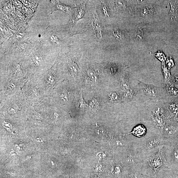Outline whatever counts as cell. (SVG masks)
I'll return each instance as SVG.
<instances>
[{
    "instance_id": "cell-1",
    "label": "cell",
    "mask_w": 178,
    "mask_h": 178,
    "mask_svg": "<svg viewBox=\"0 0 178 178\" xmlns=\"http://www.w3.org/2000/svg\"><path fill=\"white\" fill-rule=\"evenodd\" d=\"M58 53L39 45L22 61L29 79H36L51 68L57 61Z\"/></svg>"
},
{
    "instance_id": "cell-2",
    "label": "cell",
    "mask_w": 178,
    "mask_h": 178,
    "mask_svg": "<svg viewBox=\"0 0 178 178\" xmlns=\"http://www.w3.org/2000/svg\"><path fill=\"white\" fill-rule=\"evenodd\" d=\"M70 38L66 29L50 26L44 31L40 44L50 51L57 53L59 56L68 48Z\"/></svg>"
},
{
    "instance_id": "cell-3",
    "label": "cell",
    "mask_w": 178,
    "mask_h": 178,
    "mask_svg": "<svg viewBox=\"0 0 178 178\" xmlns=\"http://www.w3.org/2000/svg\"><path fill=\"white\" fill-rule=\"evenodd\" d=\"M62 78L58 70L57 60L51 68L35 79L38 87L47 97L50 96L56 86L62 82Z\"/></svg>"
},
{
    "instance_id": "cell-4",
    "label": "cell",
    "mask_w": 178,
    "mask_h": 178,
    "mask_svg": "<svg viewBox=\"0 0 178 178\" xmlns=\"http://www.w3.org/2000/svg\"><path fill=\"white\" fill-rule=\"evenodd\" d=\"M74 88L68 81L61 82L49 96L58 107L69 109L73 101Z\"/></svg>"
},
{
    "instance_id": "cell-5",
    "label": "cell",
    "mask_w": 178,
    "mask_h": 178,
    "mask_svg": "<svg viewBox=\"0 0 178 178\" xmlns=\"http://www.w3.org/2000/svg\"><path fill=\"white\" fill-rule=\"evenodd\" d=\"M30 106L20 93L6 100L0 108L1 114L9 117H19L26 114Z\"/></svg>"
},
{
    "instance_id": "cell-6",
    "label": "cell",
    "mask_w": 178,
    "mask_h": 178,
    "mask_svg": "<svg viewBox=\"0 0 178 178\" xmlns=\"http://www.w3.org/2000/svg\"><path fill=\"white\" fill-rule=\"evenodd\" d=\"M137 142L142 155L145 159L158 152L160 148L167 144L169 140L163 134L144 136Z\"/></svg>"
},
{
    "instance_id": "cell-7",
    "label": "cell",
    "mask_w": 178,
    "mask_h": 178,
    "mask_svg": "<svg viewBox=\"0 0 178 178\" xmlns=\"http://www.w3.org/2000/svg\"><path fill=\"white\" fill-rule=\"evenodd\" d=\"M121 147V153L117 159L125 167L141 166L147 161L142 157L137 142H131L127 146Z\"/></svg>"
},
{
    "instance_id": "cell-8",
    "label": "cell",
    "mask_w": 178,
    "mask_h": 178,
    "mask_svg": "<svg viewBox=\"0 0 178 178\" xmlns=\"http://www.w3.org/2000/svg\"><path fill=\"white\" fill-rule=\"evenodd\" d=\"M29 79L16 80L7 75L0 81V101L1 107L7 100L15 95L19 94L25 83Z\"/></svg>"
},
{
    "instance_id": "cell-9",
    "label": "cell",
    "mask_w": 178,
    "mask_h": 178,
    "mask_svg": "<svg viewBox=\"0 0 178 178\" xmlns=\"http://www.w3.org/2000/svg\"><path fill=\"white\" fill-rule=\"evenodd\" d=\"M20 93L31 106L41 104L46 97L34 79L28 80L23 86Z\"/></svg>"
},
{
    "instance_id": "cell-10",
    "label": "cell",
    "mask_w": 178,
    "mask_h": 178,
    "mask_svg": "<svg viewBox=\"0 0 178 178\" xmlns=\"http://www.w3.org/2000/svg\"><path fill=\"white\" fill-rule=\"evenodd\" d=\"M164 147L160 148L158 152L146 159L148 166L153 171V175L156 177L160 169L168 164L164 152Z\"/></svg>"
},
{
    "instance_id": "cell-11",
    "label": "cell",
    "mask_w": 178,
    "mask_h": 178,
    "mask_svg": "<svg viewBox=\"0 0 178 178\" xmlns=\"http://www.w3.org/2000/svg\"><path fill=\"white\" fill-rule=\"evenodd\" d=\"M7 75L16 80H23L28 78V73L22 61L11 60L8 66Z\"/></svg>"
},
{
    "instance_id": "cell-12",
    "label": "cell",
    "mask_w": 178,
    "mask_h": 178,
    "mask_svg": "<svg viewBox=\"0 0 178 178\" xmlns=\"http://www.w3.org/2000/svg\"><path fill=\"white\" fill-rule=\"evenodd\" d=\"M76 7L73 8L70 15L71 18L69 23V27H73L76 23L81 19L85 12V2L84 1L76 2Z\"/></svg>"
},
{
    "instance_id": "cell-13",
    "label": "cell",
    "mask_w": 178,
    "mask_h": 178,
    "mask_svg": "<svg viewBox=\"0 0 178 178\" xmlns=\"http://www.w3.org/2000/svg\"><path fill=\"white\" fill-rule=\"evenodd\" d=\"M174 144L173 146L170 147L167 144L164 147V152L168 165L171 163L178 164V142Z\"/></svg>"
},
{
    "instance_id": "cell-14",
    "label": "cell",
    "mask_w": 178,
    "mask_h": 178,
    "mask_svg": "<svg viewBox=\"0 0 178 178\" xmlns=\"http://www.w3.org/2000/svg\"><path fill=\"white\" fill-rule=\"evenodd\" d=\"M142 166L124 168L123 178H144Z\"/></svg>"
},
{
    "instance_id": "cell-15",
    "label": "cell",
    "mask_w": 178,
    "mask_h": 178,
    "mask_svg": "<svg viewBox=\"0 0 178 178\" xmlns=\"http://www.w3.org/2000/svg\"><path fill=\"white\" fill-rule=\"evenodd\" d=\"M138 84L142 92L146 96L151 97H156L157 96L158 90L154 86L139 81Z\"/></svg>"
},
{
    "instance_id": "cell-16",
    "label": "cell",
    "mask_w": 178,
    "mask_h": 178,
    "mask_svg": "<svg viewBox=\"0 0 178 178\" xmlns=\"http://www.w3.org/2000/svg\"><path fill=\"white\" fill-rule=\"evenodd\" d=\"M177 133L178 129L176 126L166 122L163 133V136L166 138L170 140L171 139L174 137Z\"/></svg>"
},
{
    "instance_id": "cell-17",
    "label": "cell",
    "mask_w": 178,
    "mask_h": 178,
    "mask_svg": "<svg viewBox=\"0 0 178 178\" xmlns=\"http://www.w3.org/2000/svg\"><path fill=\"white\" fill-rule=\"evenodd\" d=\"M51 2L52 4L51 13L55 10H59L71 15L73 8L69 6L62 4L58 1H51Z\"/></svg>"
},
{
    "instance_id": "cell-18",
    "label": "cell",
    "mask_w": 178,
    "mask_h": 178,
    "mask_svg": "<svg viewBox=\"0 0 178 178\" xmlns=\"http://www.w3.org/2000/svg\"><path fill=\"white\" fill-rule=\"evenodd\" d=\"M92 26H93L95 35L98 39H101L102 36L101 26L98 19L95 16H94Z\"/></svg>"
},
{
    "instance_id": "cell-19",
    "label": "cell",
    "mask_w": 178,
    "mask_h": 178,
    "mask_svg": "<svg viewBox=\"0 0 178 178\" xmlns=\"http://www.w3.org/2000/svg\"><path fill=\"white\" fill-rule=\"evenodd\" d=\"M146 132V129L145 128L143 125H140L135 127L132 132L125 134V135L133 134L137 137L143 138L145 135V133Z\"/></svg>"
},
{
    "instance_id": "cell-20",
    "label": "cell",
    "mask_w": 178,
    "mask_h": 178,
    "mask_svg": "<svg viewBox=\"0 0 178 178\" xmlns=\"http://www.w3.org/2000/svg\"><path fill=\"white\" fill-rule=\"evenodd\" d=\"M86 78L93 83H96L98 80V76L96 72L91 69L88 68L85 72Z\"/></svg>"
},
{
    "instance_id": "cell-21",
    "label": "cell",
    "mask_w": 178,
    "mask_h": 178,
    "mask_svg": "<svg viewBox=\"0 0 178 178\" xmlns=\"http://www.w3.org/2000/svg\"><path fill=\"white\" fill-rule=\"evenodd\" d=\"M171 6L170 16L171 19L176 20L178 16V1H169Z\"/></svg>"
},
{
    "instance_id": "cell-22",
    "label": "cell",
    "mask_w": 178,
    "mask_h": 178,
    "mask_svg": "<svg viewBox=\"0 0 178 178\" xmlns=\"http://www.w3.org/2000/svg\"><path fill=\"white\" fill-rule=\"evenodd\" d=\"M129 74L128 72H124L120 77L121 85L126 90L130 88L129 84Z\"/></svg>"
},
{
    "instance_id": "cell-23",
    "label": "cell",
    "mask_w": 178,
    "mask_h": 178,
    "mask_svg": "<svg viewBox=\"0 0 178 178\" xmlns=\"http://www.w3.org/2000/svg\"><path fill=\"white\" fill-rule=\"evenodd\" d=\"M159 117L166 119V112L165 109L160 105H157L153 109L152 113Z\"/></svg>"
},
{
    "instance_id": "cell-24",
    "label": "cell",
    "mask_w": 178,
    "mask_h": 178,
    "mask_svg": "<svg viewBox=\"0 0 178 178\" xmlns=\"http://www.w3.org/2000/svg\"><path fill=\"white\" fill-rule=\"evenodd\" d=\"M89 107L94 112H97L99 110L100 108V105L98 101L93 98L91 99L88 104Z\"/></svg>"
},
{
    "instance_id": "cell-25",
    "label": "cell",
    "mask_w": 178,
    "mask_h": 178,
    "mask_svg": "<svg viewBox=\"0 0 178 178\" xmlns=\"http://www.w3.org/2000/svg\"><path fill=\"white\" fill-rule=\"evenodd\" d=\"M78 102L77 103L76 106L77 108L81 110H84L88 106V104L86 103L83 97V93L80 94L79 96Z\"/></svg>"
},
{
    "instance_id": "cell-26",
    "label": "cell",
    "mask_w": 178,
    "mask_h": 178,
    "mask_svg": "<svg viewBox=\"0 0 178 178\" xmlns=\"http://www.w3.org/2000/svg\"><path fill=\"white\" fill-rule=\"evenodd\" d=\"M144 28L141 25H139L136 29V36L138 39L142 40L144 39L145 35Z\"/></svg>"
},
{
    "instance_id": "cell-27",
    "label": "cell",
    "mask_w": 178,
    "mask_h": 178,
    "mask_svg": "<svg viewBox=\"0 0 178 178\" xmlns=\"http://www.w3.org/2000/svg\"><path fill=\"white\" fill-rule=\"evenodd\" d=\"M166 90L168 93L172 96H176L178 94V90L169 82L167 83Z\"/></svg>"
},
{
    "instance_id": "cell-28",
    "label": "cell",
    "mask_w": 178,
    "mask_h": 178,
    "mask_svg": "<svg viewBox=\"0 0 178 178\" xmlns=\"http://www.w3.org/2000/svg\"><path fill=\"white\" fill-rule=\"evenodd\" d=\"M136 94L135 91L130 88L125 90L124 95V99L126 101L131 100L134 97Z\"/></svg>"
},
{
    "instance_id": "cell-29",
    "label": "cell",
    "mask_w": 178,
    "mask_h": 178,
    "mask_svg": "<svg viewBox=\"0 0 178 178\" xmlns=\"http://www.w3.org/2000/svg\"><path fill=\"white\" fill-rule=\"evenodd\" d=\"M155 9L152 7H144L142 11V15L145 16H149L152 15L155 13Z\"/></svg>"
},
{
    "instance_id": "cell-30",
    "label": "cell",
    "mask_w": 178,
    "mask_h": 178,
    "mask_svg": "<svg viewBox=\"0 0 178 178\" xmlns=\"http://www.w3.org/2000/svg\"><path fill=\"white\" fill-rule=\"evenodd\" d=\"M108 98L110 101L114 103L117 102L120 99L119 95L115 92H112L109 94Z\"/></svg>"
},
{
    "instance_id": "cell-31",
    "label": "cell",
    "mask_w": 178,
    "mask_h": 178,
    "mask_svg": "<svg viewBox=\"0 0 178 178\" xmlns=\"http://www.w3.org/2000/svg\"><path fill=\"white\" fill-rule=\"evenodd\" d=\"M113 34L115 38L118 40H123L124 39V35L122 32L118 29H115L113 31Z\"/></svg>"
},
{
    "instance_id": "cell-32",
    "label": "cell",
    "mask_w": 178,
    "mask_h": 178,
    "mask_svg": "<svg viewBox=\"0 0 178 178\" xmlns=\"http://www.w3.org/2000/svg\"><path fill=\"white\" fill-rule=\"evenodd\" d=\"M107 69L110 73L115 74L117 72V67L116 65L114 64H109Z\"/></svg>"
},
{
    "instance_id": "cell-33",
    "label": "cell",
    "mask_w": 178,
    "mask_h": 178,
    "mask_svg": "<svg viewBox=\"0 0 178 178\" xmlns=\"http://www.w3.org/2000/svg\"><path fill=\"white\" fill-rule=\"evenodd\" d=\"M170 111L174 114L176 113L178 111V106L175 102H172L170 104L169 107Z\"/></svg>"
},
{
    "instance_id": "cell-34",
    "label": "cell",
    "mask_w": 178,
    "mask_h": 178,
    "mask_svg": "<svg viewBox=\"0 0 178 178\" xmlns=\"http://www.w3.org/2000/svg\"><path fill=\"white\" fill-rule=\"evenodd\" d=\"M101 8L102 11L106 17H109L108 7L104 2H102Z\"/></svg>"
},
{
    "instance_id": "cell-35",
    "label": "cell",
    "mask_w": 178,
    "mask_h": 178,
    "mask_svg": "<svg viewBox=\"0 0 178 178\" xmlns=\"http://www.w3.org/2000/svg\"><path fill=\"white\" fill-rule=\"evenodd\" d=\"M144 178H157V177L154 176L153 174L152 175H148L144 174Z\"/></svg>"
},
{
    "instance_id": "cell-36",
    "label": "cell",
    "mask_w": 178,
    "mask_h": 178,
    "mask_svg": "<svg viewBox=\"0 0 178 178\" xmlns=\"http://www.w3.org/2000/svg\"><path fill=\"white\" fill-rule=\"evenodd\" d=\"M174 81L178 84V75L174 76L173 78Z\"/></svg>"
},
{
    "instance_id": "cell-37",
    "label": "cell",
    "mask_w": 178,
    "mask_h": 178,
    "mask_svg": "<svg viewBox=\"0 0 178 178\" xmlns=\"http://www.w3.org/2000/svg\"><path fill=\"white\" fill-rule=\"evenodd\" d=\"M176 120L178 121V114Z\"/></svg>"
}]
</instances>
